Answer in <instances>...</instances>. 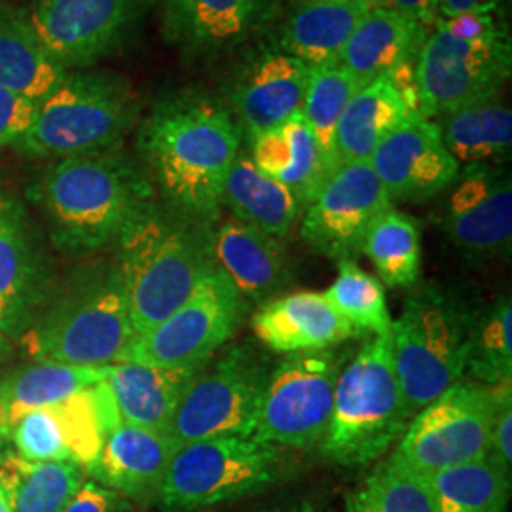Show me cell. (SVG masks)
<instances>
[{"instance_id": "obj_29", "label": "cell", "mask_w": 512, "mask_h": 512, "mask_svg": "<svg viewBox=\"0 0 512 512\" xmlns=\"http://www.w3.org/2000/svg\"><path fill=\"white\" fill-rule=\"evenodd\" d=\"M42 44L29 16L0 12V88L42 101L67 76Z\"/></svg>"}, {"instance_id": "obj_46", "label": "cell", "mask_w": 512, "mask_h": 512, "mask_svg": "<svg viewBox=\"0 0 512 512\" xmlns=\"http://www.w3.org/2000/svg\"><path fill=\"white\" fill-rule=\"evenodd\" d=\"M499 0H440L439 18H456L467 12H495Z\"/></svg>"}, {"instance_id": "obj_18", "label": "cell", "mask_w": 512, "mask_h": 512, "mask_svg": "<svg viewBox=\"0 0 512 512\" xmlns=\"http://www.w3.org/2000/svg\"><path fill=\"white\" fill-rule=\"evenodd\" d=\"M310 74L311 67L279 50H264L251 59L232 90L241 135L251 143L300 112Z\"/></svg>"}, {"instance_id": "obj_20", "label": "cell", "mask_w": 512, "mask_h": 512, "mask_svg": "<svg viewBox=\"0 0 512 512\" xmlns=\"http://www.w3.org/2000/svg\"><path fill=\"white\" fill-rule=\"evenodd\" d=\"M162 4L167 37L188 55L232 50L270 14V0H162Z\"/></svg>"}, {"instance_id": "obj_12", "label": "cell", "mask_w": 512, "mask_h": 512, "mask_svg": "<svg viewBox=\"0 0 512 512\" xmlns=\"http://www.w3.org/2000/svg\"><path fill=\"white\" fill-rule=\"evenodd\" d=\"M247 310L234 283L215 266L179 310L133 338L120 361L162 368L203 366L238 332Z\"/></svg>"}, {"instance_id": "obj_48", "label": "cell", "mask_w": 512, "mask_h": 512, "mask_svg": "<svg viewBox=\"0 0 512 512\" xmlns=\"http://www.w3.org/2000/svg\"><path fill=\"white\" fill-rule=\"evenodd\" d=\"M300 2H340V4H357L366 8H380L385 6V0H300Z\"/></svg>"}, {"instance_id": "obj_17", "label": "cell", "mask_w": 512, "mask_h": 512, "mask_svg": "<svg viewBox=\"0 0 512 512\" xmlns=\"http://www.w3.org/2000/svg\"><path fill=\"white\" fill-rule=\"evenodd\" d=\"M448 200L444 230L467 255H497L511 247V175L490 164L459 169Z\"/></svg>"}, {"instance_id": "obj_38", "label": "cell", "mask_w": 512, "mask_h": 512, "mask_svg": "<svg viewBox=\"0 0 512 512\" xmlns=\"http://www.w3.org/2000/svg\"><path fill=\"white\" fill-rule=\"evenodd\" d=\"M330 304L359 332L374 336L387 334L393 327L380 279L365 272L357 260L338 262V277L325 291Z\"/></svg>"}, {"instance_id": "obj_2", "label": "cell", "mask_w": 512, "mask_h": 512, "mask_svg": "<svg viewBox=\"0 0 512 512\" xmlns=\"http://www.w3.org/2000/svg\"><path fill=\"white\" fill-rule=\"evenodd\" d=\"M215 226L154 200L129 220L116 245L135 338L179 310L215 270Z\"/></svg>"}, {"instance_id": "obj_22", "label": "cell", "mask_w": 512, "mask_h": 512, "mask_svg": "<svg viewBox=\"0 0 512 512\" xmlns=\"http://www.w3.org/2000/svg\"><path fill=\"white\" fill-rule=\"evenodd\" d=\"M177 450L167 433L120 423L103 440L101 454L90 473L116 494L135 501L158 499Z\"/></svg>"}, {"instance_id": "obj_19", "label": "cell", "mask_w": 512, "mask_h": 512, "mask_svg": "<svg viewBox=\"0 0 512 512\" xmlns=\"http://www.w3.org/2000/svg\"><path fill=\"white\" fill-rule=\"evenodd\" d=\"M256 338L275 353L325 351L359 336L325 293L285 294L264 302L253 315Z\"/></svg>"}, {"instance_id": "obj_43", "label": "cell", "mask_w": 512, "mask_h": 512, "mask_svg": "<svg viewBox=\"0 0 512 512\" xmlns=\"http://www.w3.org/2000/svg\"><path fill=\"white\" fill-rule=\"evenodd\" d=\"M120 511V494L112 492L107 486L84 480L76 490L63 512H118Z\"/></svg>"}, {"instance_id": "obj_42", "label": "cell", "mask_w": 512, "mask_h": 512, "mask_svg": "<svg viewBox=\"0 0 512 512\" xmlns=\"http://www.w3.org/2000/svg\"><path fill=\"white\" fill-rule=\"evenodd\" d=\"M37 101L0 88V148L16 147L33 126Z\"/></svg>"}, {"instance_id": "obj_40", "label": "cell", "mask_w": 512, "mask_h": 512, "mask_svg": "<svg viewBox=\"0 0 512 512\" xmlns=\"http://www.w3.org/2000/svg\"><path fill=\"white\" fill-rule=\"evenodd\" d=\"M21 458L31 461H71L54 408H38L19 418L8 433ZM73 463V461H71Z\"/></svg>"}, {"instance_id": "obj_33", "label": "cell", "mask_w": 512, "mask_h": 512, "mask_svg": "<svg viewBox=\"0 0 512 512\" xmlns=\"http://www.w3.org/2000/svg\"><path fill=\"white\" fill-rule=\"evenodd\" d=\"M361 255L368 256L389 287L416 285L421 272L418 220L389 207L366 232Z\"/></svg>"}, {"instance_id": "obj_31", "label": "cell", "mask_w": 512, "mask_h": 512, "mask_svg": "<svg viewBox=\"0 0 512 512\" xmlns=\"http://www.w3.org/2000/svg\"><path fill=\"white\" fill-rule=\"evenodd\" d=\"M84 482L71 461H31L0 450V492L12 512H63Z\"/></svg>"}, {"instance_id": "obj_3", "label": "cell", "mask_w": 512, "mask_h": 512, "mask_svg": "<svg viewBox=\"0 0 512 512\" xmlns=\"http://www.w3.org/2000/svg\"><path fill=\"white\" fill-rule=\"evenodd\" d=\"M35 194L55 247L86 255L118 241L129 220L152 202L154 186L131 158L105 150L61 158Z\"/></svg>"}, {"instance_id": "obj_6", "label": "cell", "mask_w": 512, "mask_h": 512, "mask_svg": "<svg viewBox=\"0 0 512 512\" xmlns=\"http://www.w3.org/2000/svg\"><path fill=\"white\" fill-rule=\"evenodd\" d=\"M473 321L475 311L435 287H423L406 298L391 327V344L412 418L463 378Z\"/></svg>"}, {"instance_id": "obj_30", "label": "cell", "mask_w": 512, "mask_h": 512, "mask_svg": "<svg viewBox=\"0 0 512 512\" xmlns=\"http://www.w3.org/2000/svg\"><path fill=\"white\" fill-rule=\"evenodd\" d=\"M222 205L230 207L234 219L274 238H285L302 215L293 192L264 175L243 152L226 177Z\"/></svg>"}, {"instance_id": "obj_11", "label": "cell", "mask_w": 512, "mask_h": 512, "mask_svg": "<svg viewBox=\"0 0 512 512\" xmlns=\"http://www.w3.org/2000/svg\"><path fill=\"white\" fill-rule=\"evenodd\" d=\"M342 357L334 351L291 353L270 372L253 439L294 450L319 446L329 429Z\"/></svg>"}, {"instance_id": "obj_50", "label": "cell", "mask_w": 512, "mask_h": 512, "mask_svg": "<svg viewBox=\"0 0 512 512\" xmlns=\"http://www.w3.org/2000/svg\"><path fill=\"white\" fill-rule=\"evenodd\" d=\"M0 329H2V315H0Z\"/></svg>"}, {"instance_id": "obj_25", "label": "cell", "mask_w": 512, "mask_h": 512, "mask_svg": "<svg viewBox=\"0 0 512 512\" xmlns=\"http://www.w3.org/2000/svg\"><path fill=\"white\" fill-rule=\"evenodd\" d=\"M410 118L420 116H414L406 107L387 74L368 82L351 97L338 122L334 137L336 162L338 165L368 162L385 135Z\"/></svg>"}, {"instance_id": "obj_4", "label": "cell", "mask_w": 512, "mask_h": 512, "mask_svg": "<svg viewBox=\"0 0 512 512\" xmlns=\"http://www.w3.org/2000/svg\"><path fill=\"white\" fill-rule=\"evenodd\" d=\"M412 420L393 363L391 332L366 340L340 370L321 452L344 467L384 456Z\"/></svg>"}, {"instance_id": "obj_26", "label": "cell", "mask_w": 512, "mask_h": 512, "mask_svg": "<svg viewBox=\"0 0 512 512\" xmlns=\"http://www.w3.org/2000/svg\"><path fill=\"white\" fill-rule=\"evenodd\" d=\"M370 8L340 2H300L281 25L277 50L308 67L338 63L357 23Z\"/></svg>"}, {"instance_id": "obj_1", "label": "cell", "mask_w": 512, "mask_h": 512, "mask_svg": "<svg viewBox=\"0 0 512 512\" xmlns=\"http://www.w3.org/2000/svg\"><path fill=\"white\" fill-rule=\"evenodd\" d=\"M241 131L219 103L179 95L156 105L141 129V150L167 209L217 224Z\"/></svg>"}, {"instance_id": "obj_32", "label": "cell", "mask_w": 512, "mask_h": 512, "mask_svg": "<svg viewBox=\"0 0 512 512\" xmlns=\"http://www.w3.org/2000/svg\"><path fill=\"white\" fill-rule=\"evenodd\" d=\"M35 298V262L18 203L0 192V315L2 330L16 336Z\"/></svg>"}, {"instance_id": "obj_16", "label": "cell", "mask_w": 512, "mask_h": 512, "mask_svg": "<svg viewBox=\"0 0 512 512\" xmlns=\"http://www.w3.org/2000/svg\"><path fill=\"white\" fill-rule=\"evenodd\" d=\"M368 164L391 202H427L452 188L461 169L429 118H410L387 133Z\"/></svg>"}, {"instance_id": "obj_36", "label": "cell", "mask_w": 512, "mask_h": 512, "mask_svg": "<svg viewBox=\"0 0 512 512\" xmlns=\"http://www.w3.org/2000/svg\"><path fill=\"white\" fill-rule=\"evenodd\" d=\"M365 84L349 73L340 63H330L323 67H311L310 82L302 103V114L310 124L311 131L323 150L325 158L334 169H338L334 137L338 122L348 107L351 97Z\"/></svg>"}, {"instance_id": "obj_9", "label": "cell", "mask_w": 512, "mask_h": 512, "mask_svg": "<svg viewBox=\"0 0 512 512\" xmlns=\"http://www.w3.org/2000/svg\"><path fill=\"white\" fill-rule=\"evenodd\" d=\"M272 366L251 344L226 349L188 385L167 435L177 448L213 437H251Z\"/></svg>"}, {"instance_id": "obj_34", "label": "cell", "mask_w": 512, "mask_h": 512, "mask_svg": "<svg viewBox=\"0 0 512 512\" xmlns=\"http://www.w3.org/2000/svg\"><path fill=\"white\" fill-rule=\"evenodd\" d=\"M437 512H507L511 475L484 458L431 476Z\"/></svg>"}, {"instance_id": "obj_45", "label": "cell", "mask_w": 512, "mask_h": 512, "mask_svg": "<svg viewBox=\"0 0 512 512\" xmlns=\"http://www.w3.org/2000/svg\"><path fill=\"white\" fill-rule=\"evenodd\" d=\"M439 2L440 0H385V8H391L429 29V25H435V21L439 19Z\"/></svg>"}, {"instance_id": "obj_10", "label": "cell", "mask_w": 512, "mask_h": 512, "mask_svg": "<svg viewBox=\"0 0 512 512\" xmlns=\"http://www.w3.org/2000/svg\"><path fill=\"white\" fill-rule=\"evenodd\" d=\"M494 412V387L458 382L410 420L393 458L427 478L488 458Z\"/></svg>"}, {"instance_id": "obj_7", "label": "cell", "mask_w": 512, "mask_h": 512, "mask_svg": "<svg viewBox=\"0 0 512 512\" xmlns=\"http://www.w3.org/2000/svg\"><path fill=\"white\" fill-rule=\"evenodd\" d=\"M133 338L126 285L114 266L59 302L23 336V348L33 361L107 368Z\"/></svg>"}, {"instance_id": "obj_15", "label": "cell", "mask_w": 512, "mask_h": 512, "mask_svg": "<svg viewBox=\"0 0 512 512\" xmlns=\"http://www.w3.org/2000/svg\"><path fill=\"white\" fill-rule=\"evenodd\" d=\"M145 0H35L31 23L67 71L88 67L126 38Z\"/></svg>"}, {"instance_id": "obj_39", "label": "cell", "mask_w": 512, "mask_h": 512, "mask_svg": "<svg viewBox=\"0 0 512 512\" xmlns=\"http://www.w3.org/2000/svg\"><path fill=\"white\" fill-rule=\"evenodd\" d=\"M52 408L61 425L71 461L90 471L107 437L93 397V385L61 403L52 404Z\"/></svg>"}, {"instance_id": "obj_24", "label": "cell", "mask_w": 512, "mask_h": 512, "mask_svg": "<svg viewBox=\"0 0 512 512\" xmlns=\"http://www.w3.org/2000/svg\"><path fill=\"white\" fill-rule=\"evenodd\" d=\"M429 29L391 8L368 10L340 57L349 73L368 84L406 61H416Z\"/></svg>"}, {"instance_id": "obj_21", "label": "cell", "mask_w": 512, "mask_h": 512, "mask_svg": "<svg viewBox=\"0 0 512 512\" xmlns=\"http://www.w3.org/2000/svg\"><path fill=\"white\" fill-rule=\"evenodd\" d=\"M213 256L247 306L272 300L293 279L291 260L279 238L234 217L215 226Z\"/></svg>"}, {"instance_id": "obj_35", "label": "cell", "mask_w": 512, "mask_h": 512, "mask_svg": "<svg viewBox=\"0 0 512 512\" xmlns=\"http://www.w3.org/2000/svg\"><path fill=\"white\" fill-rule=\"evenodd\" d=\"M348 512H437V503L431 480L391 456L349 495Z\"/></svg>"}, {"instance_id": "obj_28", "label": "cell", "mask_w": 512, "mask_h": 512, "mask_svg": "<svg viewBox=\"0 0 512 512\" xmlns=\"http://www.w3.org/2000/svg\"><path fill=\"white\" fill-rule=\"evenodd\" d=\"M437 124L459 165L501 164L511 156L512 112L499 93L452 110Z\"/></svg>"}, {"instance_id": "obj_23", "label": "cell", "mask_w": 512, "mask_h": 512, "mask_svg": "<svg viewBox=\"0 0 512 512\" xmlns=\"http://www.w3.org/2000/svg\"><path fill=\"white\" fill-rule=\"evenodd\" d=\"M202 368H162L118 361L107 366L105 382L124 423L167 433L188 385Z\"/></svg>"}, {"instance_id": "obj_37", "label": "cell", "mask_w": 512, "mask_h": 512, "mask_svg": "<svg viewBox=\"0 0 512 512\" xmlns=\"http://www.w3.org/2000/svg\"><path fill=\"white\" fill-rule=\"evenodd\" d=\"M465 372L476 384H505L512 380V304L499 298L482 315H475Z\"/></svg>"}, {"instance_id": "obj_5", "label": "cell", "mask_w": 512, "mask_h": 512, "mask_svg": "<svg viewBox=\"0 0 512 512\" xmlns=\"http://www.w3.org/2000/svg\"><path fill=\"white\" fill-rule=\"evenodd\" d=\"M137 97L116 73H67L38 101L16 148L31 158H71L114 150L137 118Z\"/></svg>"}, {"instance_id": "obj_44", "label": "cell", "mask_w": 512, "mask_h": 512, "mask_svg": "<svg viewBox=\"0 0 512 512\" xmlns=\"http://www.w3.org/2000/svg\"><path fill=\"white\" fill-rule=\"evenodd\" d=\"M437 21L454 37L467 38V40L490 37L505 29L495 18V12H467L456 18H439Z\"/></svg>"}, {"instance_id": "obj_49", "label": "cell", "mask_w": 512, "mask_h": 512, "mask_svg": "<svg viewBox=\"0 0 512 512\" xmlns=\"http://www.w3.org/2000/svg\"><path fill=\"white\" fill-rule=\"evenodd\" d=\"M0 512H12L10 511V507H8V503H6V497H4L2 492H0Z\"/></svg>"}, {"instance_id": "obj_8", "label": "cell", "mask_w": 512, "mask_h": 512, "mask_svg": "<svg viewBox=\"0 0 512 512\" xmlns=\"http://www.w3.org/2000/svg\"><path fill=\"white\" fill-rule=\"evenodd\" d=\"M283 448L253 437H213L181 446L158 503L169 512H202L260 494L279 480Z\"/></svg>"}, {"instance_id": "obj_13", "label": "cell", "mask_w": 512, "mask_h": 512, "mask_svg": "<svg viewBox=\"0 0 512 512\" xmlns=\"http://www.w3.org/2000/svg\"><path fill=\"white\" fill-rule=\"evenodd\" d=\"M509 31L490 37H454L439 21L427 35L416 59L421 112L440 118L463 105L501 92L511 76Z\"/></svg>"}, {"instance_id": "obj_47", "label": "cell", "mask_w": 512, "mask_h": 512, "mask_svg": "<svg viewBox=\"0 0 512 512\" xmlns=\"http://www.w3.org/2000/svg\"><path fill=\"white\" fill-rule=\"evenodd\" d=\"M10 355H12V342H10V336H8L4 330L0 329V370H2V366L8 363Z\"/></svg>"}, {"instance_id": "obj_14", "label": "cell", "mask_w": 512, "mask_h": 512, "mask_svg": "<svg viewBox=\"0 0 512 512\" xmlns=\"http://www.w3.org/2000/svg\"><path fill=\"white\" fill-rule=\"evenodd\" d=\"M393 202L368 162L338 165L306 207L300 236L319 255L357 260L370 226Z\"/></svg>"}, {"instance_id": "obj_27", "label": "cell", "mask_w": 512, "mask_h": 512, "mask_svg": "<svg viewBox=\"0 0 512 512\" xmlns=\"http://www.w3.org/2000/svg\"><path fill=\"white\" fill-rule=\"evenodd\" d=\"M107 368H82L35 361L0 380V437L8 439L14 423L29 412L61 403L105 380Z\"/></svg>"}, {"instance_id": "obj_41", "label": "cell", "mask_w": 512, "mask_h": 512, "mask_svg": "<svg viewBox=\"0 0 512 512\" xmlns=\"http://www.w3.org/2000/svg\"><path fill=\"white\" fill-rule=\"evenodd\" d=\"M495 412L488 459L511 475L512 467V382L494 385Z\"/></svg>"}]
</instances>
